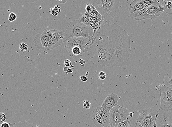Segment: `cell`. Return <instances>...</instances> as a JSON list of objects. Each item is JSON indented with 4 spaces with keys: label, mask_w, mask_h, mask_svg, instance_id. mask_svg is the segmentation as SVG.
Here are the masks:
<instances>
[{
    "label": "cell",
    "mask_w": 172,
    "mask_h": 127,
    "mask_svg": "<svg viewBox=\"0 0 172 127\" xmlns=\"http://www.w3.org/2000/svg\"><path fill=\"white\" fill-rule=\"evenodd\" d=\"M94 54L100 65L127 68L130 55V38L117 24L102 25L96 34Z\"/></svg>",
    "instance_id": "1"
},
{
    "label": "cell",
    "mask_w": 172,
    "mask_h": 127,
    "mask_svg": "<svg viewBox=\"0 0 172 127\" xmlns=\"http://www.w3.org/2000/svg\"><path fill=\"white\" fill-rule=\"evenodd\" d=\"M88 3L94 6L102 16L105 24H109L114 21L120 9V1L116 0H91Z\"/></svg>",
    "instance_id": "2"
},
{
    "label": "cell",
    "mask_w": 172,
    "mask_h": 127,
    "mask_svg": "<svg viewBox=\"0 0 172 127\" xmlns=\"http://www.w3.org/2000/svg\"><path fill=\"white\" fill-rule=\"evenodd\" d=\"M67 26L64 30V42H67L68 38H71L84 37L90 39H94L96 36L93 38L94 30L90 26H87L82 22L81 18L76 20L67 22Z\"/></svg>",
    "instance_id": "3"
},
{
    "label": "cell",
    "mask_w": 172,
    "mask_h": 127,
    "mask_svg": "<svg viewBox=\"0 0 172 127\" xmlns=\"http://www.w3.org/2000/svg\"><path fill=\"white\" fill-rule=\"evenodd\" d=\"M96 38L90 39L84 37L71 38L68 39L67 44L64 47L69 54L72 49L75 46L80 48L84 53L90 49L92 46L96 42Z\"/></svg>",
    "instance_id": "4"
},
{
    "label": "cell",
    "mask_w": 172,
    "mask_h": 127,
    "mask_svg": "<svg viewBox=\"0 0 172 127\" xmlns=\"http://www.w3.org/2000/svg\"><path fill=\"white\" fill-rule=\"evenodd\" d=\"M128 112L126 108L117 104L109 112V123L110 127H117L120 122L128 118Z\"/></svg>",
    "instance_id": "5"
},
{
    "label": "cell",
    "mask_w": 172,
    "mask_h": 127,
    "mask_svg": "<svg viewBox=\"0 0 172 127\" xmlns=\"http://www.w3.org/2000/svg\"><path fill=\"white\" fill-rule=\"evenodd\" d=\"M160 90V108L165 112L172 111V88L161 86Z\"/></svg>",
    "instance_id": "6"
},
{
    "label": "cell",
    "mask_w": 172,
    "mask_h": 127,
    "mask_svg": "<svg viewBox=\"0 0 172 127\" xmlns=\"http://www.w3.org/2000/svg\"><path fill=\"white\" fill-rule=\"evenodd\" d=\"M92 117V121L97 127H107L110 125L109 113L104 111L100 107L93 110Z\"/></svg>",
    "instance_id": "7"
},
{
    "label": "cell",
    "mask_w": 172,
    "mask_h": 127,
    "mask_svg": "<svg viewBox=\"0 0 172 127\" xmlns=\"http://www.w3.org/2000/svg\"><path fill=\"white\" fill-rule=\"evenodd\" d=\"M52 34V30L48 29L38 34L34 40L36 47L42 50H47Z\"/></svg>",
    "instance_id": "8"
},
{
    "label": "cell",
    "mask_w": 172,
    "mask_h": 127,
    "mask_svg": "<svg viewBox=\"0 0 172 127\" xmlns=\"http://www.w3.org/2000/svg\"><path fill=\"white\" fill-rule=\"evenodd\" d=\"M158 116V112L156 110L147 108L140 114L136 120L142 121L147 127H153L155 120Z\"/></svg>",
    "instance_id": "9"
},
{
    "label": "cell",
    "mask_w": 172,
    "mask_h": 127,
    "mask_svg": "<svg viewBox=\"0 0 172 127\" xmlns=\"http://www.w3.org/2000/svg\"><path fill=\"white\" fill-rule=\"evenodd\" d=\"M51 30L52 34L47 50L54 49L64 42V30H58L55 29Z\"/></svg>",
    "instance_id": "10"
},
{
    "label": "cell",
    "mask_w": 172,
    "mask_h": 127,
    "mask_svg": "<svg viewBox=\"0 0 172 127\" xmlns=\"http://www.w3.org/2000/svg\"><path fill=\"white\" fill-rule=\"evenodd\" d=\"M118 96L114 93H112L106 96L101 108L106 112L109 113L110 110L118 104Z\"/></svg>",
    "instance_id": "11"
},
{
    "label": "cell",
    "mask_w": 172,
    "mask_h": 127,
    "mask_svg": "<svg viewBox=\"0 0 172 127\" xmlns=\"http://www.w3.org/2000/svg\"><path fill=\"white\" fill-rule=\"evenodd\" d=\"M130 17L137 20H141L146 19L156 18L155 16L148 14L146 8L138 12L130 14Z\"/></svg>",
    "instance_id": "12"
},
{
    "label": "cell",
    "mask_w": 172,
    "mask_h": 127,
    "mask_svg": "<svg viewBox=\"0 0 172 127\" xmlns=\"http://www.w3.org/2000/svg\"><path fill=\"white\" fill-rule=\"evenodd\" d=\"M143 0H135L130 4L129 11L130 14L138 12L145 8Z\"/></svg>",
    "instance_id": "13"
},
{
    "label": "cell",
    "mask_w": 172,
    "mask_h": 127,
    "mask_svg": "<svg viewBox=\"0 0 172 127\" xmlns=\"http://www.w3.org/2000/svg\"><path fill=\"white\" fill-rule=\"evenodd\" d=\"M160 3L158 1L154 0V3L150 7L146 8V12L148 14L155 16L156 18L158 16L161 15V14L159 13L158 12V5Z\"/></svg>",
    "instance_id": "14"
},
{
    "label": "cell",
    "mask_w": 172,
    "mask_h": 127,
    "mask_svg": "<svg viewBox=\"0 0 172 127\" xmlns=\"http://www.w3.org/2000/svg\"><path fill=\"white\" fill-rule=\"evenodd\" d=\"M104 23V20H103V19H102V20L101 21H99V22H98L96 23L92 24H90V26L93 29V30H94V34H93V38L94 37V35L96 34L97 31L100 30L102 25H103Z\"/></svg>",
    "instance_id": "15"
},
{
    "label": "cell",
    "mask_w": 172,
    "mask_h": 127,
    "mask_svg": "<svg viewBox=\"0 0 172 127\" xmlns=\"http://www.w3.org/2000/svg\"><path fill=\"white\" fill-rule=\"evenodd\" d=\"M83 54V52L81 49L76 46L73 47L70 53L71 57H72L74 55L75 56H82Z\"/></svg>",
    "instance_id": "16"
},
{
    "label": "cell",
    "mask_w": 172,
    "mask_h": 127,
    "mask_svg": "<svg viewBox=\"0 0 172 127\" xmlns=\"http://www.w3.org/2000/svg\"><path fill=\"white\" fill-rule=\"evenodd\" d=\"M165 8L164 12L168 14H172V2L170 1H167L165 3L164 6Z\"/></svg>",
    "instance_id": "17"
},
{
    "label": "cell",
    "mask_w": 172,
    "mask_h": 127,
    "mask_svg": "<svg viewBox=\"0 0 172 127\" xmlns=\"http://www.w3.org/2000/svg\"><path fill=\"white\" fill-rule=\"evenodd\" d=\"M117 127H132L129 118H128L124 121L120 123Z\"/></svg>",
    "instance_id": "18"
},
{
    "label": "cell",
    "mask_w": 172,
    "mask_h": 127,
    "mask_svg": "<svg viewBox=\"0 0 172 127\" xmlns=\"http://www.w3.org/2000/svg\"><path fill=\"white\" fill-rule=\"evenodd\" d=\"M89 16V13L86 12L82 15L81 18V19H82V22L84 24L87 25V26H90V23L89 22L88 19V17Z\"/></svg>",
    "instance_id": "19"
},
{
    "label": "cell",
    "mask_w": 172,
    "mask_h": 127,
    "mask_svg": "<svg viewBox=\"0 0 172 127\" xmlns=\"http://www.w3.org/2000/svg\"><path fill=\"white\" fill-rule=\"evenodd\" d=\"M89 15L92 18H103L102 16L101 15L98 11L96 9L93 10L91 12L89 13Z\"/></svg>",
    "instance_id": "20"
},
{
    "label": "cell",
    "mask_w": 172,
    "mask_h": 127,
    "mask_svg": "<svg viewBox=\"0 0 172 127\" xmlns=\"http://www.w3.org/2000/svg\"><path fill=\"white\" fill-rule=\"evenodd\" d=\"M29 48L28 45L26 43L22 42L20 45L19 49L22 52H24L26 51Z\"/></svg>",
    "instance_id": "21"
},
{
    "label": "cell",
    "mask_w": 172,
    "mask_h": 127,
    "mask_svg": "<svg viewBox=\"0 0 172 127\" xmlns=\"http://www.w3.org/2000/svg\"><path fill=\"white\" fill-rule=\"evenodd\" d=\"M96 9L94 6H93L92 4H90V3H88L86 5V12L90 13L93 10Z\"/></svg>",
    "instance_id": "22"
},
{
    "label": "cell",
    "mask_w": 172,
    "mask_h": 127,
    "mask_svg": "<svg viewBox=\"0 0 172 127\" xmlns=\"http://www.w3.org/2000/svg\"><path fill=\"white\" fill-rule=\"evenodd\" d=\"M154 3V0H144V4L146 8L150 7Z\"/></svg>",
    "instance_id": "23"
},
{
    "label": "cell",
    "mask_w": 172,
    "mask_h": 127,
    "mask_svg": "<svg viewBox=\"0 0 172 127\" xmlns=\"http://www.w3.org/2000/svg\"><path fill=\"white\" fill-rule=\"evenodd\" d=\"M91 103L89 101H84L83 103V107L86 110L90 109L91 107Z\"/></svg>",
    "instance_id": "24"
},
{
    "label": "cell",
    "mask_w": 172,
    "mask_h": 127,
    "mask_svg": "<svg viewBox=\"0 0 172 127\" xmlns=\"http://www.w3.org/2000/svg\"><path fill=\"white\" fill-rule=\"evenodd\" d=\"M16 16L14 12L10 13L8 17V20L10 22H12L16 20Z\"/></svg>",
    "instance_id": "25"
},
{
    "label": "cell",
    "mask_w": 172,
    "mask_h": 127,
    "mask_svg": "<svg viewBox=\"0 0 172 127\" xmlns=\"http://www.w3.org/2000/svg\"><path fill=\"white\" fill-rule=\"evenodd\" d=\"M106 74L105 72H101L98 74V78L101 80H104L106 78Z\"/></svg>",
    "instance_id": "26"
},
{
    "label": "cell",
    "mask_w": 172,
    "mask_h": 127,
    "mask_svg": "<svg viewBox=\"0 0 172 127\" xmlns=\"http://www.w3.org/2000/svg\"><path fill=\"white\" fill-rule=\"evenodd\" d=\"M135 127H147L146 125L142 121L137 120Z\"/></svg>",
    "instance_id": "27"
},
{
    "label": "cell",
    "mask_w": 172,
    "mask_h": 127,
    "mask_svg": "<svg viewBox=\"0 0 172 127\" xmlns=\"http://www.w3.org/2000/svg\"><path fill=\"white\" fill-rule=\"evenodd\" d=\"M6 117L4 113L0 112V123L4 122L6 120Z\"/></svg>",
    "instance_id": "28"
},
{
    "label": "cell",
    "mask_w": 172,
    "mask_h": 127,
    "mask_svg": "<svg viewBox=\"0 0 172 127\" xmlns=\"http://www.w3.org/2000/svg\"><path fill=\"white\" fill-rule=\"evenodd\" d=\"M12 124H9L7 122L0 123V127H12Z\"/></svg>",
    "instance_id": "29"
},
{
    "label": "cell",
    "mask_w": 172,
    "mask_h": 127,
    "mask_svg": "<svg viewBox=\"0 0 172 127\" xmlns=\"http://www.w3.org/2000/svg\"><path fill=\"white\" fill-rule=\"evenodd\" d=\"M165 9V8H164V6H162L160 4L158 5V12L159 13L162 14V12H164Z\"/></svg>",
    "instance_id": "30"
},
{
    "label": "cell",
    "mask_w": 172,
    "mask_h": 127,
    "mask_svg": "<svg viewBox=\"0 0 172 127\" xmlns=\"http://www.w3.org/2000/svg\"><path fill=\"white\" fill-rule=\"evenodd\" d=\"M103 19V18H92V24H95L96 23L98 22L99 21H101Z\"/></svg>",
    "instance_id": "31"
},
{
    "label": "cell",
    "mask_w": 172,
    "mask_h": 127,
    "mask_svg": "<svg viewBox=\"0 0 172 127\" xmlns=\"http://www.w3.org/2000/svg\"><path fill=\"white\" fill-rule=\"evenodd\" d=\"M162 127H172V124L169 122H166L162 124Z\"/></svg>",
    "instance_id": "32"
},
{
    "label": "cell",
    "mask_w": 172,
    "mask_h": 127,
    "mask_svg": "<svg viewBox=\"0 0 172 127\" xmlns=\"http://www.w3.org/2000/svg\"><path fill=\"white\" fill-rule=\"evenodd\" d=\"M80 78L83 82H86L88 80V78L86 76H80Z\"/></svg>",
    "instance_id": "33"
},
{
    "label": "cell",
    "mask_w": 172,
    "mask_h": 127,
    "mask_svg": "<svg viewBox=\"0 0 172 127\" xmlns=\"http://www.w3.org/2000/svg\"><path fill=\"white\" fill-rule=\"evenodd\" d=\"M72 64V62L70 60H65L64 62V64L66 66V67H68L70 66Z\"/></svg>",
    "instance_id": "34"
},
{
    "label": "cell",
    "mask_w": 172,
    "mask_h": 127,
    "mask_svg": "<svg viewBox=\"0 0 172 127\" xmlns=\"http://www.w3.org/2000/svg\"><path fill=\"white\" fill-rule=\"evenodd\" d=\"M79 64L81 66H85V64H86V62H85V60L81 59L80 60Z\"/></svg>",
    "instance_id": "35"
},
{
    "label": "cell",
    "mask_w": 172,
    "mask_h": 127,
    "mask_svg": "<svg viewBox=\"0 0 172 127\" xmlns=\"http://www.w3.org/2000/svg\"><path fill=\"white\" fill-rule=\"evenodd\" d=\"M72 72H73V71H72V69L68 68V70H67V71L66 72L67 74H68V73H72Z\"/></svg>",
    "instance_id": "36"
},
{
    "label": "cell",
    "mask_w": 172,
    "mask_h": 127,
    "mask_svg": "<svg viewBox=\"0 0 172 127\" xmlns=\"http://www.w3.org/2000/svg\"><path fill=\"white\" fill-rule=\"evenodd\" d=\"M88 20H89V22H90V24H92V18L91 17L90 15L88 17Z\"/></svg>",
    "instance_id": "37"
},
{
    "label": "cell",
    "mask_w": 172,
    "mask_h": 127,
    "mask_svg": "<svg viewBox=\"0 0 172 127\" xmlns=\"http://www.w3.org/2000/svg\"><path fill=\"white\" fill-rule=\"evenodd\" d=\"M168 83L170 84V85L172 86V76H171V78L169 80H168Z\"/></svg>",
    "instance_id": "38"
},
{
    "label": "cell",
    "mask_w": 172,
    "mask_h": 127,
    "mask_svg": "<svg viewBox=\"0 0 172 127\" xmlns=\"http://www.w3.org/2000/svg\"><path fill=\"white\" fill-rule=\"evenodd\" d=\"M157 120V119L155 120V122H154V125H153V127H157L156 125V121Z\"/></svg>",
    "instance_id": "39"
},
{
    "label": "cell",
    "mask_w": 172,
    "mask_h": 127,
    "mask_svg": "<svg viewBox=\"0 0 172 127\" xmlns=\"http://www.w3.org/2000/svg\"><path fill=\"white\" fill-rule=\"evenodd\" d=\"M128 115H129V116H131V117H132V116H133V114H132V112L129 113Z\"/></svg>",
    "instance_id": "40"
},
{
    "label": "cell",
    "mask_w": 172,
    "mask_h": 127,
    "mask_svg": "<svg viewBox=\"0 0 172 127\" xmlns=\"http://www.w3.org/2000/svg\"><path fill=\"white\" fill-rule=\"evenodd\" d=\"M12 127H15L14 126V125H13V124H12Z\"/></svg>",
    "instance_id": "41"
},
{
    "label": "cell",
    "mask_w": 172,
    "mask_h": 127,
    "mask_svg": "<svg viewBox=\"0 0 172 127\" xmlns=\"http://www.w3.org/2000/svg\"></svg>",
    "instance_id": "42"
}]
</instances>
